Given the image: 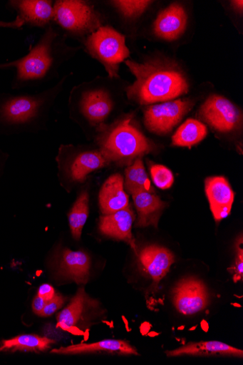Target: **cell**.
Masks as SVG:
<instances>
[{"mask_svg":"<svg viewBox=\"0 0 243 365\" xmlns=\"http://www.w3.org/2000/svg\"><path fill=\"white\" fill-rule=\"evenodd\" d=\"M135 81L125 88L130 101L149 105L171 101L189 91L186 75L175 62L169 60H150L138 63L125 61Z\"/></svg>","mask_w":243,"mask_h":365,"instance_id":"obj_1","label":"cell"},{"mask_svg":"<svg viewBox=\"0 0 243 365\" xmlns=\"http://www.w3.org/2000/svg\"><path fill=\"white\" fill-rule=\"evenodd\" d=\"M67 37L53 24L44 31L36 46L21 59L0 65V68L14 66L16 81L22 84L43 86L59 78V71L71 59L78 48L67 44Z\"/></svg>","mask_w":243,"mask_h":365,"instance_id":"obj_2","label":"cell"},{"mask_svg":"<svg viewBox=\"0 0 243 365\" xmlns=\"http://www.w3.org/2000/svg\"><path fill=\"white\" fill-rule=\"evenodd\" d=\"M133 119V115H128L111 125L100 126L97 143L99 150L110 163L130 165L134 160L152 151V143Z\"/></svg>","mask_w":243,"mask_h":365,"instance_id":"obj_3","label":"cell"},{"mask_svg":"<svg viewBox=\"0 0 243 365\" xmlns=\"http://www.w3.org/2000/svg\"><path fill=\"white\" fill-rule=\"evenodd\" d=\"M53 9V22L67 38H88L103 26L100 14L82 0H56Z\"/></svg>","mask_w":243,"mask_h":365,"instance_id":"obj_4","label":"cell"},{"mask_svg":"<svg viewBox=\"0 0 243 365\" xmlns=\"http://www.w3.org/2000/svg\"><path fill=\"white\" fill-rule=\"evenodd\" d=\"M87 53L99 61L110 78H120V65L130 56L125 37L110 26H102L85 40Z\"/></svg>","mask_w":243,"mask_h":365,"instance_id":"obj_5","label":"cell"},{"mask_svg":"<svg viewBox=\"0 0 243 365\" xmlns=\"http://www.w3.org/2000/svg\"><path fill=\"white\" fill-rule=\"evenodd\" d=\"M103 82L82 84L73 88L71 103L91 125L101 126L115 107L114 94Z\"/></svg>","mask_w":243,"mask_h":365,"instance_id":"obj_6","label":"cell"},{"mask_svg":"<svg viewBox=\"0 0 243 365\" xmlns=\"http://www.w3.org/2000/svg\"><path fill=\"white\" fill-rule=\"evenodd\" d=\"M173 305L182 314L191 316L207 309L210 293L200 279L190 277L181 279L172 290Z\"/></svg>","mask_w":243,"mask_h":365,"instance_id":"obj_7","label":"cell"},{"mask_svg":"<svg viewBox=\"0 0 243 365\" xmlns=\"http://www.w3.org/2000/svg\"><path fill=\"white\" fill-rule=\"evenodd\" d=\"M200 115L207 124L222 133L238 129L242 114L227 98L219 95L208 97L200 109Z\"/></svg>","mask_w":243,"mask_h":365,"instance_id":"obj_8","label":"cell"},{"mask_svg":"<svg viewBox=\"0 0 243 365\" xmlns=\"http://www.w3.org/2000/svg\"><path fill=\"white\" fill-rule=\"evenodd\" d=\"M193 107L190 99L167 102L150 106L145 111L147 128L158 135H165L172 130Z\"/></svg>","mask_w":243,"mask_h":365,"instance_id":"obj_9","label":"cell"},{"mask_svg":"<svg viewBox=\"0 0 243 365\" xmlns=\"http://www.w3.org/2000/svg\"><path fill=\"white\" fill-rule=\"evenodd\" d=\"M140 268L157 287L175 262V256L165 247L152 245L144 247L137 254Z\"/></svg>","mask_w":243,"mask_h":365,"instance_id":"obj_10","label":"cell"},{"mask_svg":"<svg viewBox=\"0 0 243 365\" xmlns=\"http://www.w3.org/2000/svg\"><path fill=\"white\" fill-rule=\"evenodd\" d=\"M98 307V302L92 299L84 288H80L71 303L57 315L56 327L71 333L75 329L76 334V329L88 321V312Z\"/></svg>","mask_w":243,"mask_h":365,"instance_id":"obj_11","label":"cell"},{"mask_svg":"<svg viewBox=\"0 0 243 365\" xmlns=\"http://www.w3.org/2000/svg\"><path fill=\"white\" fill-rule=\"evenodd\" d=\"M205 188L211 210L217 222L227 217L234 200V192L224 177L208 178Z\"/></svg>","mask_w":243,"mask_h":365,"instance_id":"obj_12","label":"cell"},{"mask_svg":"<svg viewBox=\"0 0 243 365\" xmlns=\"http://www.w3.org/2000/svg\"><path fill=\"white\" fill-rule=\"evenodd\" d=\"M187 19V14L183 6L179 4H172L157 17L154 23L155 35L165 41H176L184 34Z\"/></svg>","mask_w":243,"mask_h":365,"instance_id":"obj_13","label":"cell"},{"mask_svg":"<svg viewBox=\"0 0 243 365\" xmlns=\"http://www.w3.org/2000/svg\"><path fill=\"white\" fill-rule=\"evenodd\" d=\"M134 220L135 214L128 206L117 212L101 217L99 230L104 235L125 242L137 255V247L132 235V225Z\"/></svg>","mask_w":243,"mask_h":365,"instance_id":"obj_14","label":"cell"},{"mask_svg":"<svg viewBox=\"0 0 243 365\" xmlns=\"http://www.w3.org/2000/svg\"><path fill=\"white\" fill-rule=\"evenodd\" d=\"M91 258L83 251L63 250L58 263V274L61 277L78 284H85L90 276Z\"/></svg>","mask_w":243,"mask_h":365,"instance_id":"obj_15","label":"cell"},{"mask_svg":"<svg viewBox=\"0 0 243 365\" xmlns=\"http://www.w3.org/2000/svg\"><path fill=\"white\" fill-rule=\"evenodd\" d=\"M99 205L103 215H110L129 206V197L124 189V180L120 174L110 176L99 192Z\"/></svg>","mask_w":243,"mask_h":365,"instance_id":"obj_16","label":"cell"},{"mask_svg":"<svg viewBox=\"0 0 243 365\" xmlns=\"http://www.w3.org/2000/svg\"><path fill=\"white\" fill-rule=\"evenodd\" d=\"M53 4L54 2L51 0H20L12 2L24 24L44 29L53 22Z\"/></svg>","mask_w":243,"mask_h":365,"instance_id":"obj_17","label":"cell"},{"mask_svg":"<svg viewBox=\"0 0 243 365\" xmlns=\"http://www.w3.org/2000/svg\"><path fill=\"white\" fill-rule=\"evenodd\" d=\"M167 357H178L182 356H233L242 359V350L224 344L220 341H200L190 342L177 349L167 351Z\"/></svg>","mask_w":243,"mask_h":365,"instance_id":"obj_18","label":"cell"},{"mask_svg":"<svg viewBox=\"0 0 243 365\" xmlns=\"http://www.w3.org/2000/svg\"><path fill=\"white\" fill-rule=\"evenodd\" d=\"M132 196L138 213L136 227H157L159 220L167 204L150 192H138Z\"/></svg>","mask_w":243,"mask_h":365,"instance_id":"obj_19","label":"cell"},{"mask_svg":"<svg viewBox=\"0 0 243 365\" xmlns=\"http://www.w3.org/2000/svg\"><path fill=\"white\" fill-rule=\"evenodd\" d=\"M104 352L121 355H140L135 348L122 340H103L93 344H80L51 351L58 354H82Z\"/></svg>","mask_w":243,"mask_h":365,"instance_id":"obj_20","label":"cell"},{"mask_svg":"<svg viewBox=\"0 0 243 365\" xmlns=\"http://www.w3.org/2000/svg\"><path fill=\"white\" fill-rule=\"evenodd\" d=\"M110 163L98 150H86L75 153L69 159V171L76 181L82 182L91 173L107 167Z\"/></svg>","mask_w":243,"mask_h":365,"instance_id":"obj_21","label":"cell"},{"mask_svg":"<svg viewBox=\"0 0 243 365\" xmlns=\"http://www.w3.org/2000/svg\"><path fill=\"white\" fill-rule=\"evenodd\" d=\"M56 341L37 335H21L9 340H4L0 346V352H43L48 351Z\"/></svg>","mask_w":243,"mask_h":365,"instance_id":"obj_22","label":"cell"},{"mask_svg":"<svg viewBox=\"0 0 243 365\" xmlns=\"http://www.w3.org/2000/svg\"><path fill=\"white\" fill-rule=\"evenodd\" d=\"M207 134V128L202 123L189 119L178 128L172 138V143L173 145L191 148L203 140Z\"/></svg>","mask_w":243,"mask_h":365,"instance_id":"obj_23","label":"cell"},{"mask_svg":"<svg viewBox=\"0 0 243 365\" xmlns=\"http://www.w3.org/2000/svg\"><path fill=\"white\" fill-rule=\"evenodd\" d=\"M125 186L126 190L133 195L138 192H154L142 158L135 159L125 170Z\"/></svg>","mask_w":243,"mask_h":365,"instance_id":"obj_24","label":"cell"},{"mask_svg":"<svg viewBox=\"0 0 243 365\" xmlns=\"http://www.w3.org/2000/svg\"><path fill=\"white\" fill-rule=\"evenodd\" d=\"M88 193L84 191L78 197L71 212L68 214L69 227H71L73 238L78 241L81 238L83 227L88 217Z\"/></svg>","mask_w":243,"mask_h":365,"instance_id":"obj_25","label":"cell"},{"mask_svg":"<svg viewBox=\"0 0 243 365\" xmlns=\"http://www.w3.org/2000/svg\"><path fill=\"white\" fill-rule=\"evenodd\" d=\"M152 3L146 0H116L110 4L123 19L133 20L142 16Z\"/></svg>","mask_w":243,"mask_h":365,"instance_id":"obj_26","label":"cell"},{"mask_svg":"<svg viewBox=\"0 0 243 365\" xmlns=\"http://www.w3.org/2000/svg\"><path fill=\"white\" fill-rule=\"evenodd\" d=\"M150 173L155 185L162 190L169 189L175 182V177L165 165H152Z\"/></svg>","mask_w":243,"mask_h":365,"instance_id":"obj_27","label":"cell"},{"mask_svg":"<svg viewBox=\"0 0 243 365\" xmlns=\"http://www.w3.org/2000/svg\"><path fill=\"white\" fill-rule=\"evenodd\" d=\"M236 252L237 255L234 263L231 268L228 269V271L232 274L234 282L239 281L242 282L243 279V248L242 237H240V240L237 242Z\"/></svg>","mask_w":243,"mask_h":365,"instance_id":"obj_28","label":"cell"},{"mask_svg":"<svg viewBox=\"0 0 243 365\" xmlns=\"http://www.w3.org/2000/svg\"><path fill=\"white\" fill-rule=\"evenodd\" d=\"M65 303L64 297L61 294H56L53 299L49 301L45 307L40 317H49L61 309Z\"/></svg>","mask_w":243,"mask_h":365,"instance_id":"obj_29","label":"cell"},{"mask_svg":"<svg viewBox=\"0 0 243 365\" xmlns=\"http://www.w3.org/2000/svg\"><path fill=\"white\" fill-rule=\"evenodd\" d=\"M38 295L43 298L46 301L49 302L53 299V297L56 295V292L51 285L44 284L40 287Z\"/></svg>","mask_w":243,"mask_h":365,"instance_id":"obj_30","label":"cell"},{"mask_svg":"<svg viewBox=\"0 0 243 365\" xmlns=\"http://www.w3.org/2000/svg\"><path fill=\"white\" fill-rule=\"evenodd\" d=\"M45 334L46 337L54 341L59 340L64 337L61 334V328L53 325L46 326L45 328Z\"/></svg>","mask_w":243,"mask_h":365,"instance_id":"obj_31","label":"cell"},{"mask_svg":"<svg viewBox=\"0 0 243 365\" xmlns=\"http://www.w3.org/2000/svg\"><path fill=\"white\" fill-rule=\"evenodd\" d=\"M48 302L43 299V298L39 295H37L36 297H34L32 303V309L33 313L41 316Z\"/></svg>","mask_w":243,"mask_h":365,"instance_id":"obj_32","label":"cell"},{"mask_svg":"<svg viewBox=\"0 0 243 365\" xmlns=\"http://www.w3.org/2000/svg\"><path fill=\"white\" fill-rule=\"evenodd\" d=\"M24 21L18 16L12 22L0 21V27L19 29L24 26Z\"/></svg>","mask_w":243,"mask_h":365,"instance_id":"obj_33","label":"cell"},{"mask_svg":"<svg viewBox=\"0 0 243 365\" xmlns=\"http://www.w3.org/2000/svg\"><path fill=\"white\" fill-rule=\"evenodd\" d=\"M232 8L237 11L238 13L242 14V6H243V2L241 1H232Z\"/></svg>","mask_w":243,"mask_h":365,"instance_id":"obj_34","label":"cell"}]
</instances>
